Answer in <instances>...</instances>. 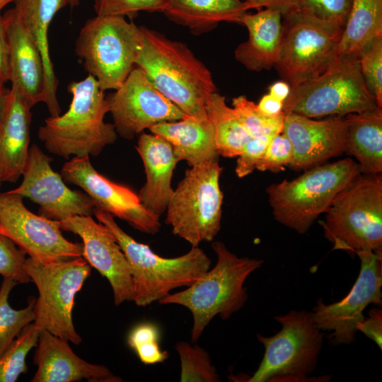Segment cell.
Here are the masks:
<instances>
[{
  "instance_id": "6da1fadb",
  "label": "cell",
  "mask_w": 382,
  "mask_h": 382,
  "mask_svg": "<svg viewBox=\"0 0 382 382\" xmlns=\"http://www.w3.org/2000/svg\"><path fill=\"white\" fill-rule=\"evenodd\" d=\"M140 28L143 45L135 66L186 115L207 120L206 103L216 92L210 71L185 43Z\"/></svg>"
},
{
  "instance_id": "7a4b0ae2",
  "label": "cell",
  "mask_w": 382,
  "mask_h": 382,
  "mask_svg": "<svg viewBox=\"0 0 382 382\" xmlns=\"http://www.w3.org/2000/svg\"><path fill=\"white\" fill-rule=\"evenodd\" d=\"M67 89L72 96L69 109L47 118L39 128L38 137L50 153L65 159L97 156L117 138L114 125L104 121L109 112L105 91L90 74L70 82Z\"/></svg>"
},
{
  "instance_id": "3957f363",
  "label": "cell",
  "mask_w": 382,
  "mask_h": 382,
  "mask_svg": "<svg viewBox=\"0 0 382 382\" xmlns=\"http://www.w3.org/2000/svg\"><path fill=\"white\" fill-rule=\"evenodd\" d=\"M212 247L217 257L215 266L185 289L158 301L183 306L191 312L193 342L215 316L226 320L243 307L248 297L244 282L263 263L262 260L238 257L221 241L213 242Z\"/></svg>"
},
{
  "instance_id": "277c9868",
  "label": "cell",
  "mask_w": 382,
  "mask_h": 382,
  "mask_svg": "<svg viewBox=\"0 0 382 382\" xmlns=\"http://www.w3.org/2000/svg\"><path fill=\"white\" fill-rule=\"evenodd\" d=\"M93 214L114 234L127 260L133 282L132 301L138 306L158 302L173 289L190 286L210 269L211 259L199 246H192L176 257H163L125 233L109 213L96 207Z\"/></svg>"
},
{
  "instance_id": "5b68a950",
  "label": "cell",
  "mask_w": 382,
  "mask_h": 382,
  "mask_svg": "<svg viewBox=\"0 0 382 382\" xmlns=\"http://www.w3.org/2000/svg\"><path fill=\"white\" fill-rule=\"evenodd\" d=\"M360 174L357 163L346 158L306 169L291 180L271 184L266 192L274 219L300 234L306 233Z\"/></svg>"
},
{
  "instance_id": "8992f818",
  "label": "cell",
  "mask_w": 382,
  "mask_h": 382,
  "mask_svg": "<svg viewBox=\"0 0 382 382\" xmlns=\"http://www.w3.org/2000/svg\"><path fill=\"white\" fill-rule=\"evenodd\" d=\"M325 214L320 224L334 250L382 251L381 174H360Z\"/></svg>"
},
{
  "instance_id": "52a82bcc",
  "label": "cell",
  "mask_w": 382,
  "mask_h": 382,
  "mask_svg": "<svg viewBox=\"0 0 382 382\" xmlns=\"http://www.w3.org/2000/svg\"><path fill=\"white\" fill-rule=\"evenodd\" d=\"M377 108L376 100L361 74L358 57L343 56L336 57L318 76L291 88L282 113L318 118L345 116Z\"/></svg>"
},
{
  "instance_id": "ba28073f",
  "label": "cell",
  "mask_w": 382,
  "mask_h": 382,
  "mask_svg": "<svg viewBox=\"0 0 382 382\" xmlns=\"http://www.w3.org/2000/svg\"><path fill=\"white\" fill-rule=\"evenodd\" d=\"M143 45L140 27L122 16H97L78 35L75 51L100 88L117 89L134 68Z\"/></svg>"
},
{
  "instance_id": "9c48e42d",
  "label": "cell",
  "mask_w": 382,
  "mask_h": 382,
  "mask_svg": "<svg viewBox=\"0 0 382 382\" xmlns=\"http://www.w3.org/2000/svg\"><path fill=\"white\" fill-rule=\"evenodd\" d=\"M274 319L281 330L271 337L257 338L265 354L249 382L307 381L316 369L324 340L312 311H290Z\"/></svg>"
},
{
  "instance_id": "30bf717a",
  "label": "cell",
  "mask_w": 382,
  "mask_h": 382,
  "mask_svg": "<svg viewBox=\"0 0 382 382\" xmlns=\"http://www.w3.org/2000/svg\"><path fill=\"white\" fill-rule=\"evenodd\" d=\"M222 170L218 161L187 169L168 203L166 223L192 246L212 241L220 231Z\"/></svg>"
},
{
  "instance_id": "8fae6325",
  "label": "cell",
  "mask_w": 382,
  "mask_h": 382,
  "mask_svg": "<svg viewBox=\"0 0 382 382\" xmlns=\"http://www.w3.org/2000/svg\"><path fill=\"white\" fill-rule=\"evenodd\" d=\"M24 270L37 286L34 307L35 325L79 345L82 339L75 330L72 310L75 296L89 277L91 267L83 257L41 263L26 258Z\"/></svg>"
},
{
  "instance_id": "7c38bea8",
  "label": "cell",
  "mask_w": 382,
  "mask_h": 382,
  "mask_svg": "<svg viewBox=\"0 0 382 382\" xmlns=\"http://www.w3.org/2000/svg\"><path fill=\"white\" fill-rule=\"evenodd\" d=\"M275 67L291 88L323 72L336 57L342 27L293 11L282 16Z\"/></svg>"
},
{
  "instance_id": "4fadbf2b",
  "label": "cell",
  "mask_w": 382,
  "mask_h": 382,
  "mask_svg": "<svg viewBox=\"0 0 382 382\" xmlns=\"http://www.w3.org/2000/svg\"><path fill=\"white\" fill-rule=\"evenodd\" d=\"M23 199L10 190L0 192V233L37 262L82 257V243L65 238L59 221L31 212Z\"/></svg>"
},
{
  "instance_id": "5bb4252c",
  "label": "cell",
  "mask_w": 382,
  "mask_h": 382,
  "mask_svg": "<svg viewBox=\"0 0 382 382\" xmlns=\"http://www.w3.org/2000/svg\"><path fill=\"white\" fill-rule=\"evenodd\" d=\"M356 254L360 271L349 294L332 304L319 299L312 311L318 327L331 332L329 339L332 345L354 342L366 307L371 303L382 305V251L360 250Z\"/></svg>"
},
{
  "instance_id": "9a60e30c",
  "label": "cell",
  "mask_w": 382,
  "mask_h": 382,
  "mask_svg": "<svg viewBox=\"0 0 382 382\" xmlns=\"http://www.w3.org/2000/svg\"><path fill=\"white\" fill-rule=\"evenodd\" d=\"M106 100L117 134L129 140L156 124L178 120L186 115L137 66Z\"/></svg>"
},
{
  "instance_id": "2e32d148",
  "label": "cell",
  "mask_w": 382,
  "mask_h": 382,
  "mask_svg": "<svg viewBox=\"0 0 382 382\" xmlns=\"http://www.w3.org/2000/svg\"><path fill=\"white\" fill-rule=\"evenodd\" d=\"M61 175L66 182L80 187L96 208L125 221L141 232L155 234L159 231V216L146 209L131 189L98 173L89 156L71 158L63 165Z\"/></svg>"
},
{
  "instance_id": "e0dca14e",
  "label": "cell",
  "mask_w": 382,
  "mask_h": 382,
  "mask_svg": "<svg viewBox=\"0 0 382 382\" xmlns=\"http://www.w3.org/2000/svg\"><path fill=\"white\" fill-rule=\"evenodd\" d=\"M52 161L33 144L22 174L23 180L10 191L37 204L40 215L48 219L60 221L75 215L91 216L96 208L92 199L86 192L68 187L62 176L52 169Z\"/></svg>"
},
{
  "instance_id": "ac0fdd59",
  "label": "cell",
  "mask_w": 382,
  "mask_h": 382,
  "mask_svg": "<svg viewBox=\"0 0 382 382\" xmlns=\"http://www.w3.org/2000/svg\"><path fill=\"white\" fill-rule=\"evenodd\" d=\"M62 231L72 232L82 240V257L105 277L119 306L132 301L133 282L127 260L111 231L91 216L75 215L59 221Z\"/></svg>"
},
{
  "instance_id": "d6986e66",
  "label": "cell",
  "mask_w": 382,
  "mask_h": 382,
  "mask_svg": "<svg viewBox=\"0 0 382 382\" xmlns=\"http://www.w3.org/2000/svg\"><path fill=\"white\" fill-rule=\"evenodd\" d=\"M282 132L292 144L294 158L289 167L295 170L311 168L345 151V116L314 120L289 113L285 115Z\"/></svg>"
},
{
  "instance_id": "ffe728a7",
  "label": "cell",
  "mask_w": 382,
  "mask_h": 382,
  "mask_svg": "<svg viewBox=\"0 0 382 382\" xmlns=\"http://www.w3.org/2000/svg\"><path fill=\"white\" fill-rule=\"evenodd\" d=\"M4 16L8 44L11 88L33 108L46 100L45 69L41 54L18 9L14 6Z\"/></svg>"
},
{
  "instance_id": "44dd1931",
  "label": "cell",
  "mask_w": 382,
  "mask_h": 382,
  "mask_svg": "<svg viewBox=\"0 0 382 382\" xmlns=\"http://www.w3.org/2000/svg\"><path fill=\"white\" fill-rule=\"evenodd\" d=\"M68 340L46 330L40 332L34 364L37 369L32 382H120L106 366L88 363L78 357Z\"/></svg>"
},
{
  "instance_id": "7402d4cb",
  "label": "cell",
  "mask_w": 382,
  "mask_h": 382,
  "mask_svg": "<svg viewBox=\"0 0 382 382\" xmlns=\"http://www.w3.org/2000/svg\"><path fill=\"white\" fill-rule=\"evenodd\" d=\"M136 149L144 166L146 183L139 198L146 209L160 217L173 192L171 180L179 161L171 145L154 134L141 132Z\"/></svg>"
},
{
  "instance_id": "603a6c76",
  "label": "cell",
  "mask_w": 382,
  "mask_h": 382,
  "mask_svg": "<svg viewBox=\"0 0 382 382\" xmlns=\"http://www.w3.org/2000/svg\"><path fill=\"white\" fill-rule=\"evenodd\" d=\"M31 107L10 88L6 110L0 123V180L16 182L23 173L28 155L32 122Z\"/></svg>"
},
{
  "instance_id": "cb8c5ba5",
  "label": "cell",
  "mask_w": 382,
  "mask_h": 382,
  "mask_svg": "<svg viewBox=\"0 0 382 382\" xmlns=\"http://www.w3.org/2000/svg\"><path fill=\"white\" fill-rule=\"evenodd\" d=\"M239 23L248 31V40L235 50L236 59L253 71L270 69L277 62L283 33L282 15L272 8L245 12Z\"/></svg>"
},
{
  "instance_id": "d4e9b609",
  "label": "cell",
  "mask_w": 382,
  "mask_h": 382,
  "mask_svg": "<svg viewBox=\"0 0 382 382\" xmlns=\"http://www.w3.org/2000/svg\"><path fill=\"white\" fill-rule=\"evenodd\" d=\"M149 130L166 140L178 161H186L190 167L219 159L214 129L209 118L185 115L178 120L156 124Z\"/></svg>"
},
{
  "instance_id": "484cf974",
  "label": "cell",
  "mask_w": 382,
  "mask_h": 382,
  "mask_svg": "<svg viewBox=\"0 0 382 382\" xmlns=\"http://www.w3.org/2000/svg\"><path fill=\"white\" fill-rule=\"evenodd\" d=\"M67 4L69 0H18L15 2L41 54L46 88L45 103L52 117L59 115L61 108L57 98L58 80L50 54L48 29L55 14Z\"/></svg>"
},
{
  "instance_id": "4316f807",
  "label": "cell",
  "mask_w": 382,
  "mask_h": 382,
  "mask_svg": "<svg viewBox=\"0 0 382 382\" xmlns=\"http://www.w3.org/2000/svg\"><path fill=\"white\" fill-rule=\"evenodd\" d=\"M345 117L347 124L345 153L357 159L361 174H381V108L351 113Z\"/></svg>"
},
{
  "instance_id": "83f0119b",
  "label": "cell",
  "mask_w": 382,
  "mask_h": 382,
  "mask_svg": "<svg viewBox=\"0 0 382 382\" xmlns=\"http://www.w3.org/2000/svg\"><path fill=\"white\" fill-rule=\"evenodd\" d=\"M382 37V0H352L336 57H358L370 43Z\"/></svg>"
},
{
  "instance_id": "f1b7e54d",
  "label": "cell",
  "mask_w": 382,
  "mask_h": 382,
  "mask_svg": "<svg viewBox=\"0 0 382 382\" xmlns=\"http://www.w3.org/2000/svg\"><path fill=\"white\" fill-rule=\"evenodd\" d=\"M206 112L214 127L219 156H238L251 136L235 110L227 105L223 96L214 92L207 101Z\"/></svg>"
},
{
  "instance_id": "f546056e",
  "label": "cell",
  "mask_w": 382,
  "mask_h": 382,
  "mask_svg": "<svg viewBox=\"0 0 382 382\" xmlns=\"http://www.w3.org/2000/svg\"><path fill=\"white\" fill-rule=\"evenodd\" d=\"M18 283L4 278L0 288V355L8 348L21 330L34 320L35 299L31 297L22 309L13 308L8 302L12 289Z\"/></svg>"
},
{
  "instance_id": "4dcf8cb0",
  "label": "cell",
  "mask_w": 382,
  "mask_h": 382,
  "mask_svg": "<svg viewBox=\"0 0 382 382\" xmlns=\"http://www.w3.org/2000/svg\"><path fill=\"white\" fill-rule=\"evenodd\" d=\"M40 331L34 323H29L0 355V382H15L27 372L26 357L37 346Z\"/></svg>"
},
{
  "instance_id": "1f68e13d",
  "label": "cell",
  "mask_w": 382,
  "mask_h": 382,
  "mask_svg": "<svg viewBox=\"0 0 382 382\" xmlns=\"http://www.w3.org/2000/svg\"><path fill=\"white\" fill-rule=\"evenodd\" d=\"M180 360L181 382H218L220 377L208 352L197 345L179 342L175 347Z\"/></svg>"
},
{
  "instance_id": "d6a6232c",
  "label": "cell",
  "mask_w": 382,
  "mask_h": 382,
  "mask_svg": "<svg viewBox=\"0 0 382 382\" xmlns=\"http://www.w3.org/2000/svg\"><path fill=\"white\" fill-rule=\"evenodd\" d=\"M233 108L251 137L274 135L282 132L284 115L267 116L257 108V104L244 96L232 100Z\"/></svg>"
},
{
  "instance_id": "836d02e7",
  "label": "cell",
  "mask_w": 382,
  "mask_h": 382,
  "mask_svg": "<svg viewBox=\"0 0 382 382\" xmlns=\"http://www.w3.org/2000/svg\"><path fill=\"white\" fill-rule=\"evenodd\" d=\"M160 330L152 322L136 325L129 332L127 344L146 365L162 363L169 357L166 350L160 347Z\"/></svg>"
},
{
  "instance_id": "e575fe53",
  "label": "cell",
  "mask_w": 382,
  "mask_h": 382,
  "mask_svg": "<svg viewBox=\"0 0 382 382\" xmlns=\"http://www.w3.org/2000/svg\"><path fill=\"white\" fill-rule=\"evenodd\" d=\"M365 83L382 108V37L366 47L358 57Z\"/></svg>"
},
{
  "instance_id": "d590c367",
  "label": "cell",
  "mask_w": 382,
  "mask_h": 382,
  "mask_svg": "<svg viewBox=\"0 0 382 382\" xmlns=\"http://www.w3.org/2000/svg\"><path fill=\"white\" fill-rule=\"evenodd\" d=\"M173 0H94L97 16H122L132 19L141 11L163 13Z\"/></svg>"
},
{
  "instance_id": "8d00e7d4",
  "label": "cell",
  "mask_w": 382,
  "mask_h": 382,
  "mask_svg": "<svg viewBox=\"0 0 382 382\" xmlns=\"http://www.w3.org/2000/svg\"><path fill=\"white\" fill-rule=\"evenodd\" d=\"M351 4L352 0H298L294 11L343 28Z\"/></svg>"
},
{
  "instance_id": "74e56055",
  "label": "cell",
  "mask_w": 382,
  "mask_h": 382,
  "mask_svg": "<svg viewBox=\"0 0 382 382\" xmlns=\"http://www.w3.org/2000/svg\"><path fill=\"white\" fill-rule=\"evenodd\" d=\"M25 253L9 238L0 233V274L18 284L30 282L24 270Z\"/></svg>"
},
{
  "instance_id": "f35d334b",
  "label": "cell",
  "mask_w": 382,
  "mask_h": 382,
  "mask_svg": "<svg viewBox=\"0 0 382 382\" xmlns=\"http://www.w3.org/2000/svg\"><path fill=\"white\" fill-rule=\"evenodd\" d=\"M294 158L292 144L283 133L274 135L256 169L260 171L279 172L289 166Z\"/></svg>"
},
{
  "instance_id": "ab89813d",
  "label": "cell",
  "mask_w": 382,
  "mask_h": 382,
  "mask_svg": "<svg viewBox=\"0 0 382 382\" xmlns=\"http://www.w3.org/2000/svg\"><path fill=\"white\" fill-rule=\"evenodd\" d=\"M274 135L251 137L238 156L235 171L238 178H244L256 169Z\"/></svg>"
},
{
  "instance_id": "60d3db41",
  "label": "cell",
  "mask_w": 382,
  "mask_h": 382,
  "mask_svg": "<svg viewBox=\"0 0 382 382\" xmlns=\"http://www.w3.org/2000/svg\"><path fill=\"white\" fill-rule=\"evenodd\" d=\"M358 332H363L367 337L373 340L382 349V311L379 308H372L368 317L357 325Z\"/></svg>"
},
{
  "instance_id": "b9f144b4",
  "label": "cell",
  "mask_w": 382,
  "mask_h": 382,
  "mask_svg": "<svg viewBox=\"0 0 382 382\" xmlns=\"http://www.w3.org/2000/svg\"><path fill=\"white\" fill-rule=\"evenodd\" d=\"M298 0H245V11L250 9L272 8L279 11L282 16L296 9Z\"/></svg>"
},
{
  "instance_id": "7bdbcfd3",
  "label": "cell",
  "mask_w": 382,
  "mask_h": 382,
  "mask_svg": "<svg viewBox=\"0 0 382 382\" xmlns=\"http://www.w3.org/2000/svg\"><path fill=\"white\" fill-rule=\"evenodd\" d=\"M0 81H9L8 44L6 34V20L0 13Z\"/></svg>"
},
{
  "instance_id": "ee69618b",
  "label": "cell",
  "mask_w": 382,
  "mask_h": 382,
  "mask_svg": "<svg viewBox=\"0 0 382 382\" xmlns=\"http://www.w3.org/2000/svg\"><path fill=\"white\" fill-rule=\"evenodd\" d=\"M284 102L270 93L264 95L257 104L258 109L267 116H277L282 113Z\"/></svg>"
},
{
  "instance_id": "f6af8a7d",
  "label": "cell",
  "mask_w": 382,
  "mask_h": 382,
  "mask_svg": "<svg viewBox=\"0 0 382 382\" xmlns=\"http://www.w3.org/2000/svg\"><path fill=\"white\" fill-rule=\"evenodd\" d=\"M290 91L291 86L284 81H277L269 87V93L282 102L288 98Z\"/></svg>"
},
{
  "instance_id": "bcb514c9",
  "label": "cell",
  "mask_w": 382,
  "mask_h": 382,
  "mask_svg": "<svg viewBox=\"0 0 382 382\" xmlns=\"http://www.w3.org/2000/svg\"><path fill=\"white\" fill-rule=\"evenodd\" d=\"M9 93L10 89L6 88L5 83L0 81V123L6 110Z\"/></svg>"
},
{
  "instance_id": "7dc6e473",
  "label": "cell",
  "mask_w": 382,
  "mask_h": 382,
  "mask_svg": "<svg viewBox=\"0 0 382 382\" xmlns=\"http://www.w3.org/2000/svg\"><path fill=\"white\" fill-rule=\"evenodd\" d=\"M18 0H0V13H1V10L8 4L14 1L16 2Z\"/></svg>"
},
{
  "instance_id": "c3c4849f",
  "label": "cell",
  "mask_w": 382,
  "mask_h": 382,
  "mask_svg": "<svg viewBox=\"0 0 382 382\" xmlns=\"http://www.w3.org/2000/svg\"><path fill=\"white\" fill-rule=\"evenodd\" d=\"M79 4V0H69V5L71 7L76 6Z\"/></svg>"
},
{
  "instance_id": "681fc988",
  "label": "cell",
  "mask_w": 382,
  "mask_h": 382,
  "mask_svg": "<svg viewBox=\"0 0 382 382\" xmlns=\"http://www.w3.org/2000/svg\"><path fill=\"white\" fill-rule=\"evenodd\" d=\"M1 183H2V182H1V180H0V185H1Z\"/></svg>"
}]
</instances>
